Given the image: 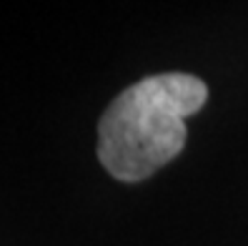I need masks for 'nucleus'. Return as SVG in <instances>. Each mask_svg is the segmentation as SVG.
Returning a JSON list of instances; mask_svg holds the SVG:
<instances>
[{
  "mask_svg": "<svg viewBox=\"0 0 248 246\" xmlns=\"http://www.w3.org/2000/svg\"><path fill=\"white\" fill-rule=\"evenodd\" d=\"M208 100L191 73H160L125 88L98 123V158L118 181H143L186 146V118Z\"/></svg>",
  "mask_w": 248,
  "mask_h": 246,
  "instance_id": "f257e3e1",
  "label": "nucleus"
}]
</instances>
